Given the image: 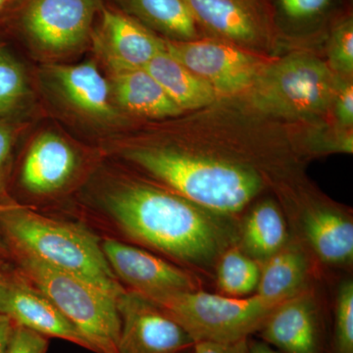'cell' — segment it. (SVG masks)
Masks as SVG:
<instances>
[{"label": "cell", "mask_w": 353, "mask_h": 353, "mask_svg": "<svg viewBox=\"0 0 353 353\" xmlns=\"http://www.w3.org/2000/svg\"><path fill=\"white\" fill-rule=\"evenodd\" d=\"M108 214L134 241L190 266L208 268L240 238L233 218L153 183L128 180L103 196Z\"/></svg>", "instance_id": "6da1fadb"}, {"label": "cell", "mask_w": 353, "mask_h": 353, "mask_svg": "<svg viewBox=\"0 0 353 353\" xmlns=\"http://www.w3.org/2000/svg\"><path fill=\"white\" fill-rule=\"evenodd\" d=\"M125 157L167 189L217 214L234 217L268 183L261 163L241 155L139 146Z\"/></svg>", "instance_id": "7a4b0ae2"}, {"label": "cell", "mask_w": 353, "mask_h": 353, "mask_svg": "<svg viewBox=\"0 0 353 353\" xmlns=\"http://www.w3.org/2000/svg\"><path fill=\"white\" fill-rule=\"evenodd\" d=\"M0 241L4 250H24L113 296L126 290L109 265L101 241L81 225L51 219L13 202L0 209Z\"/></svg>", "instance_id": "3957f363"}, {"label": "cell", "mask_w": 353, "mask_h": 353, "mask_svg": "<svg viewBox=\"0 0 353 353\" xmlns=\"http://www.w3.org/2000/svg\"><path fill=\"white\" fill-rule=\"evenodd\" d=\"M6 259L13 262L32 284L52 301L95 353H118L121 319L118 299L83 279L53 268L34 255L8 248Z\"/></svg>", "instance_id": "277c9868"}, {"label": "cell", "mask_w": 353, "mask_h": 353, "mask_svg": "<svg viewBox=\"0 0 353 353\" xmlns=\"http://www.w3.org/2000/svg\"><path fill=\"white\" fill-rule=\"evenodd\" d=\"M340 77L310 53L296 52L264 65L250 87L253 105L287 119H309L332 109Z\"/></svg>", "instance_id": "5b68a950"}, {"label": "cell", "mask_w": 353, "mask_h": 353, "mask_svg": "<svg viewBox=\"0 0 353 353\" xmlns=\"http://www.w3.org/2000/svg\"><path fill=\"white\" fill-rule=\"evenodd\" d=\"M178 323L194 343H234L257 333L279 304L253 294L230 297L202 290L180 292L152 301Z\"/></svg>", "instance_id": "8992f818"}, {"label": "cell", "mask_w": 353, "mask_h": 353, "mask_svg": "<svg viewBox=\"0 0 353 353\" xmlns=\"http://www.w3.org/2000/svg\"><path fill=\"white\" fill-rule=\"evenodd\" d=\"M203 38L219 39L252 52L279 38L270 0H185Z\"/></svg>", "instance_id": "52a82bcc"}, {"label": "cell", "mask_w": 353, "mask_h": 353, "mask_svg": "<svg viewBox=\"0 0 353 353\" xmlns=\"http://www.w3.org/2000/svg\"><path fill=\"white\" fill-rule=\"evenodd\" d=\"M103 6L104 0H23L16 24L39 48L61 52L90 38Z\"/></svg>", "instance_id": "ba28073f"}, {"label": "cell", "mask_w": 353, "mask_h": 353, "mask_svg": "<svg viewBox=\"0 0 353 353\" xmlns=\"http://www.w3.org/2000/svg\"><path fill=\"white\" fill-rule=\"evenodd\" d=\"M165 44L172 57L208 83L218 95H233L250 90L268 62L252 51L219 39H165Z\"/></svg>", "instance_id": "9c48e42d"}, {"label": "cell", "mask_w": 353, "mask_h": 353, "mask_svg": "<svg viewBox=\"0 0 353 353\" xmlns=\"http://www.w3.org/2000/svg\"><path fill=\"white\" fill-rule=\"evenodd\" d=\"M0 314L48 339H61L94 352L57 306L18 269L6 263L0 276Z\"/></svg>", "instance_id": "30bf717a"}, {"label": "cell", "mask_w": 353, "mask_h": 353, "mask_svg": "<svg viewBox=\"0 0 353 353\" xmlns=\"http://www.w3.org/2000/svg\"><path fill=\"white\" fill-rule=\"evenodd\" d=\"M121 331L118 353H183L194 341L157 304L134 290L118 299Z\"/></svg>", "instance_id": "8fae6325"}, {"label": "cell", "mask_w": 353, "mask_h": 353, "mask_svg": "<svg viewBox=\"0 0 353 353\" xmlns=\"http://www.w3.org/2000/svg\"><path fill=\"white\" fill-rule=\"evenodd\" d=\"M101 248L118 280L150 301L199 290L192 274L152 253L113 239Z\"/></svg>", "instance_id": "7c38bea8"}, {"label": "cell", "mask_w": 353, "mask_h": 353, "mask_svg": "<svg viewBox=\"0 0 353 353\" xmlns=\"http://www.w3.org/2000/svg\"><path fill=\"white\" fill-rule=\"evenodd\" d=\"M90 38L112 73L145 68L153 57L166 50L164 39L118 7L105 4Z\"/></svg>", "instance_id": "4fadbf2b"}, {"label": "cell", "mask_w": 353, "mask_h": 353, "mask_svg": "<svg viewBox=\"0 0 353 353\" xmlns=\"http://www.w3.org/2000/svg\"><path fill=\"white\" fill-rule=\"evenodd\" d=\"M256 334L284 353H326L319 311L303 290L279 304Z\"/></svg>", "instance_id": "5bb4252c"}, {"label": "cell", "mask_w": 353, "mask_h": 353, "mask_svg": "<svg viewBox=\"0 0 353 353\" xmlns=\"http://www.w3.org/2000/svg\"><path fill=\"white\" fill-rule=\"evenodd\" d=\"M76 166L77 157L71 146L57 134H44L26 155L21 182L32 194H51L68 182Z\"/></svg>", "instance_id": "9a60e30c"}, {"label": "cell", "mask_w": 353, "mask_h": 353, "mask_svg": "<svg viewBox=\"0 0 353 353\" xmlns=\"http://www.w3.org/2000/svg\"><path fill=\"white\" fill-rule=\"evenodd\" d=\"M309 245L325 263L347 264L353 259V223L350 216L326 205L309 206L301 217Z\"/></svg>", "instance_id": "2e32d148"}, {"label": "cell", "mask_w": 353, "mask_h": 353, "mask_svg": "<svg viewBox=\"0 0 353 353\" xmlns=\"http://www.w3.org/2000/svg\"><path fill=\"white\" fill-rule=\"evenodd\" d=\"M162 39L190 41L203 38L185 0H112Z\"/></svg>", "instance_id": "e0dca14e"}, {"label": "cell", "mask_w": 353, "mask_h": 353, "mask_svg": "<svg viewBox=\"0 0 353 353\" xmlns=\"http://www.w3.org/2000/svg\"><path fill=\"white\" fill-rule=\"evenodd\" d=\"M145 69L182 112L204 108L217 99L214 88L176 61L166 50L153 57Z\"/></svg>", "instance_id": "ac0fdd59"}, {"label": "cell", "mask_w": 353, "mask_h": 353, "mask_svg": "<svg viewBox=\"0 0 353 353\" xmlns=\"http://www.w3.org/2000/svg\"><path fill=\"white\" fill-rule=\"evenodd\" d=\"M112 85L116 99L130 112L150 118L171 117L182 113L145 68L113 73Z\"/></svg>", "instance_id": "d6986e66"}, {"label": "cell", "mask_w": 353, "mask_h": 353, "mask_svg": "<svg viewBox=\"0 0 353 353\" xmlns=\"http://www.w3.org/2000/svg\"><path fill=\"white\" fill-rule=\"evenodd\" d=\"M51 73L65 97L76 108L99 117L112 115L110 88L94 63L55 65Z\"/></svg>", "instance_id": "ffe728a7"}, {"label": "cell", "mask_w": 353, "mask_h": 353, "mask_svg": "<svg viewBox=\"0 0 353 353\" xmlns=\"http://www.w3.org/2000/svg\"><path fill=\"white\" fill-rule=\"evenodd\" d=\"M307 273L308 262L304 253L296 246L285 245L265 260L255 294L285 301L303 292Z\"/></svg>", "instance_id": "44dd1931"}, {"label": "cell", "mask_w": 353, "mask_h": 353, "mask_svg": "<svg viewBox=\"0 0 353 353\" xmlns=\"http://www.w3.org/2000/svg\"><path fill=\"white\" fill-rule=\"evenodd\" d=\"M245 252L254 259L266 260L287 245V224L284 216L273 201L254 206L246 216L241 231Z\"/></svg>", "instance_id": "7402d4cb"}, {"label": "cell", "mask_w": 353, "mask_h": 353, "mask_svg": "<svg viewBox=\"0 0 353 353\" xmlns=\"http://www.w3.org/2000/svg\"><path fill=\"white\" fill-rule=\"evenodd\" d=\"M274 22L280 36L287 32H312L330 26L350 12L343 0H270Z\"/></svg>", "instance_id": "603a6c76"}, {"label": "cell", "mask_w": 353, "mask_h": 353, "mask_svg": "<svg viewBox=\"0 0 353 353\" xmlns=\"http://www.w3.org/2000/svg\"><path fill=\"white\" fill-rule=\"evenodd\" d=\"M256 259L240 248L232 246L217 261V285L220 294L230 297L250 296L256 290L260 278Z\"/></svg>", "instance_id": "cb8c5ba5"}, {"label": "cell", "mask_w": 353, "mask_h": 353, "mask_svg": "<svg viewBox=\"0 0 353 353\" xmlns=\"http://www.w3.org/2000/svg\"><path fill=\"white\" fill-rule=\"evenodd\" d=\"M327 62L330 69L340 78L353 76V17L345 13L327 30Z\"/></svg>", "instance_id": "d4e9b609"}, {"label": "cell", "mask_w": 353, "mask_h": 353, "mask_svg": "<svg viewBox=\"0 0 353 353\" xmlns=\"http://www.w3.org/2000/svg\"><path fill=\"white\" fill-rule=\"evenodd\" d=\"M24 72L0 44V115L17 108L26 94Z\"/></svg>", "instance_id": "484cf974"}, {"label": "cell", "mask_w": 353, "mask_h": 353, "mask_svg": "<svg viewBox=\"0 0 353 353\" xmlns=\"http://www.w3.org/2000/svg\"><path fill=\"white\" fill-rule=\"evenodd\" d=\"M330 353H353V284L341 285L334 310V336Z\"/></svg>", "instance_id": "4316f807"}, {"label": "cell", "mask_w": 353, "mask_h": 353, "mask_svg": "<svg viewBox=\"0 0 353 353\" xmlns=\"http://www.w3.org/2000/svg\"><path fill=\"white\" fill-rule=\"evenodd\" d=\"M336 124L341 130H352L353 125L352 79L340 78L333 105Z\"/></svg>", "instance_id": "83f0119b"}, {"label": "cell", "mask_w": 353, "mask_h": 353, "mask_svg": "<svg viewBox=\"0 0 353 353\" xmlns=\"http://www.w3.org/2000/svg\"><path fill=\"white\" fill-rule=\"evenodd\" d=\"M48 339L15 325L6 353H46Z\"/></svg>", "instance_id": "f1b7e54d"}, {"label": "cell", "mask_w": 353, "mask_h": 353, "mask_svg": "<svg viewBox=\"0 0 353 353\" xmlns=\"http://www.w3.org/2000/svg\"><path fill=\"white\" fill-rule=\"evenodd\" d=\"M13 146V134L6 123L0 122V203H12L6 197L4 179Z\"/></svg>", "instance_id": "f546056e"}, {"label": "cell", "mask_w": 353, "mask_h": 353, "mask_svg": "<svg viewBox=\"0 0 353 353\" xmlns=\"http://www.w3.org/2000/svg\"><path fill=\"white\" fill-rule=\"evenodd\" d=\"M248 340L226 343L196 341L194 345V353H250Z\"/></svg>", "instance_id": "4dcf8cb0"}, {"label": "cell", "mask_w": 353, "mask_h": 353, "mask_svg": "<svg viewBox=\"0 0 353 353\" xmlns=\"http://www.w3.org/2000/svg\"><path fill=\"white\" fill-rule=\"evenodd\" d=\"M13 324L6 316L0 314V353H6L12 334Z\"/></svg>", "instance_id": "1f68e13d"}, {"label": "cell", "mask_w": 353, "mask_h": 353, "mask_svg": "<svg viewBox=\"0 0 353 353\" xmlns=\"http://www.w3.org/2000/svg\"><path fill=\"white\" fill-rule=\"evenodd\" d=\"M248 345L250 353H284L276 350L275 347H271L270 345L263 341L248 339Z\"/></svg>", "instance_id": "d6a6232c"}, {"label": "cell", "mask_w": 353, "mask_h": 353, "mask_svg": "<svg viewBox=\"0 0 353 353\" xmlns=\"http://www.w3.org/2000/svg\"><path fill=\"white\" fill-rule=\"evenodd\" d=\"M9 204L11 203H0V209L6 208V206L9 205ZM0 256H1L2 259H6V252H4V248L3 245H2L1 241H0Z\"/></svg>", "instance_id": "836d02e7"}, {"label": "cell", "mask_w": 353, "mask_h": 353, "mask_svg": "<svg viewBox=\"0 0 353 353\" xmlns=\"http://www.w3.org/2000/svg\"><path fill=\"white\" fill-rule=\"evenodd\" d=\"M9 1H10V0H0V12L3 11V9L6 8Z\"/></svg>", "instance_id": "e575fe53"}, {"label": "cell", "mask_w": 353, "mask_h": 353, "mask_svg": "<svg viewBox=\"0 0 353 353\" xmlns=\"http://www.w3.org/2000/svg\"><path fill=\"white\" fill-rule=\"evenodd\" d=\"M4 265H6V261H4V259H2L0 256V276H1L2 270H3Z\"/></svg>", "instance_id": "d590c367"}, {"label": "cell", "mask_w": 353, "mask_h": 353, "mask_svg": "<svg viewBox=\"0 0 353 353\" xmlns=\"http://www.w3.org/2000/svg\"><path fill=\"white\" fill-rule=\"evenodd\" d=\"M183 353H194V347L190 348V350H187V352H185Z\"/></svg>", "instance_id": "8d00e7d4"}]
</instances>
